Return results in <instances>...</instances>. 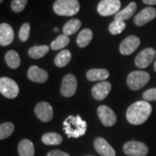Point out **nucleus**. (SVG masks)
I'll return each instance as SVG.
<instances>
[{"mask_svg": "<svg viewBox=\"0 0 156 156\" xmlns=\"http://www.w3.org/2000/svg\"><path fill=\"white\" fill-rule=\"evenodd\" d=\"M14 40V30L10 24L3 23L0 25V44L8 46Z\"/></svg>", "mask_w": 156, "mask_h": 156, "instance_id": "17", "label": "nucleus"}, {"mask_svg": "<svg viewBox=\"0 0 156 156\" xmlns=\"http://www.w3.org/2000/svg\"><path fill=\"white\" fill-rule=\"evenodd\" d=\"M46 156H70L69 154L62 152L61 150H52L50 153H48V154Z\"/></svg>", "mask_w": 156, "mask_h": 156, "instance_id": "33", "label": "nucleus"}, {"mask_svg": "<svg viewBox=\"0 0 156 156\" xmlns=\"http://www.w3.org/2000/svg\"><path fill=\"white\" fill-rule=\"evenodd\" d=\"M14 124L11 122H4L0 125V140H5L11 136L14 132Z\"/></svg>", "mask_w": 156, "mask_h": 156, "instance_id": "28", "label": "nucleus"}, {"mask_svg": "<svg viewBox=\"0 0 156 156\" xmlns=\"http://www.w3.org/2000/svg\"><path fill=\"white\" fill-rule=\"evenodd\" d=\"M35 114L40 121L49 122L53 118V108L50 103L41 101L35 108Z\"/></svg>", "mask_w": 156, "mask_h": 156, "instance_id": "12", "label": "nucleus"}, {"mask_svg": "<svg viewBox=\"0 0 156 156\" xmlns=\"http://www.w3.org/2000/svg\"><path fill=\"white\" fill-rule=\"evenodd\" d=\"M50 48L47 45H40V46H34L29 50V56L33 59H39L44 56L49 52Z\"/></svg>", "mask_w": 156, "mask_h": 156, "instance_id": "26", "label": "nucleus"}, {"mask_svg": "<svg viewBox=\"0 0 156 156\" xmlns=\"http://www.w3.org/2000/svg\"><path fill=\"white\" fill-rule=\"evenodd\" d=\"M77 89V80L72 74L66 75L62 81L61 86V94L65 97H71L76 94Z\"/></svg>", "mask_w": 156, "mask_h": 156, "instance_id": "8", "label": "nucleus"}, {"mask_svg": "<svg viewBox=\"0 0 156 156\" xmlns=\"http://www.w3.org/2000/svg\"><path fill=\"white\" fill-rule=\"evenodd\" d=\"M140 44V40L136 36H129L120 44V52L124 56H129L134 53Z\"/></svg>", "mask_w": 156, "mask_h": 156, "instance_id": "11", "label": "nucleus"}, {"mask_svg": "<svg viewBox=\"0 0 156 156\" xmlns=\"http://www.w3.org/2000/svg\"><path fill=\"white\" fill-rule=\"evenodd\" d=\"M69 44V37L66 35H60L56 37L51 44H50V48L53 50H62L65 48L68 44Z\"/></svg>", "mask_w": 156, "mask_h": 156, "instance_id": "27", "label": "nucleus"}, {"mask_svg": "<svg viewBox=\"0 0 156 156\" xmlns=\"http://www.w3.org/2000/svg\"><path fill=\"white\" fill-rule=\"evenodd\" d=\"M156 56V51L153 48H147L140 51L135 57L134 63L140 69H145L148 67L154 61Z\"/></svg>", "mask_w": 156, "mask_h": 156, "instance_id": "9", "label": "nucleus"}, {"mask_svg": "<svg viewBox=\"0 0 156 156\" xmlns=\"http://www.w3.org/2000/svg\"><path fill=\"white\" fill-rule=\"evenodd\" d=\"M63 130L69 138H79L87 131V122L80 115H69L63 122Z\"/></svg>", "mask_w": 156, "mask_h": 156, "instance_id": "2", "label": "nucleus"}, {"mask_svg": "<svg viewBox=\"0 0 156 156\" xmlns=\"http://www.w3.org/2000/svg\"><path fill=\"white\" fill-rule=\"evenodd\" d=\"M53 10L59 16H74L80 10V4L77 0H56Z\"/></svg>", "mask_w": 156, "mask_h": 156, "instance_id": "3", "label": "nucleus"}, {"mask_svg": "<svg viewBox=\"0 0 156 156\" xmlns=\"http://www.w3.org/2000/svg\"><path fill=\"white\" fill-rule=\"evenodd\" d=\"M30 23H24L22 25V27L20 28V30H19V34H18L19 39L22 42H26L29 39V37H30Z\"/></svg>", "mask_w": 156, "mask_h": 156, "instance_id": "30", "label": "nucleus"}, {"mask_svg": "<svg viewBox=\"0 0 156 156\" xmlns=\"http://www.w3.org/2000/svg\"><path fill=\"white\" fill-rule=\"evenodd\" d=\"M121 2L120 0H101L97 5V11L101 16L108 17L115 15L120 11Z\"/></svg>", "mask_w": 156, "mask_h": 156, "instance_id": "7", "label": "nucleus"}, {"mask_svg": "<svg viewBox=\"0 0 156 156\" xmlns=\"http://www.w3.org/2000/svg\"><path fill=\"white\" fill-rule=\"evenodd\" d=\"M71 52L68 50H63L60 51L55 57V64L57 67L62 68L66 66L71 60Z\"/></svg>", "mask_w": 156, "mask_h": 156, "instance_id": "23", "label": "nucleus"}, {"mask_svg": "<svg viewBox=\"0 0 156 156\" xmlns=\"http://www.w3.org/2000/svg\"><path fill=\"white\" fill-rule=\"evenodd\" d=\"M111 90V83L108 82H101L92 88V95L95 100H104Z\"/></svg>", "mask_w": 156, "mask_h": 156, "instance_id": "15", "label": "nucleus"}, {"mask_svg": "<svg viewBox=\"0 0 156 156\" xmlns=\"http://www.w3.org/2000/svg\"><path fill=\"white\" fill-rule=\"evenodd\" d=\"M143 3L146 5H156V0H142Z\"/></svg>", "mask_w": 156, "mask_h": 156, "instance_id": "34", "label": "nucleus"}, {"mask_svg": "<svg viewBox=\"0 0 156 156\" xmlns=\"http://www.w3.org/2000/svg\"><path fill=\"white\" fill-rule=\"evenodd\" d=\"M3 1H4V0H0V3H2Z\"/></svg>", "mask_w": 156, "mask_h": 156, "instance_id": "36", "label": "nucleus"}, {"mask_svg": "<svg viewBox=\"0 0 156 156\" xmlns=\"http://www.w3.org/2000/svg\"><path fill=\"white\" fill-rule=\"evenodd\" d=\"M17 149L20 156H34L35 154L33 142L28 139L22 140L18 144Z\"/></svg>", "mask_w": 156, "mask_h": 156, "instance_id": "19", "label": "nucleus"}, {"mask_svg": "<svg viewBox=\"0 0 156 156\" xmlns=\"http://www.w3.org/2000/svg\"><path fill=\"white\" fill-rule=\"evenodd\" d=\"M154 70L156 71V60L154 62Z\"/></svg>", "mask_w": 156, "mask_h": 156, "instance_id": "35", "label": "nucleus"}, {"mask_svg": "<svg viewBox=\"0 0 156 156\" xmlns=\"http://www.w3.org/2000/svg\"><path fill=\"white\" fill-rule=\"evenodd\" d=\"M123 152L128 156H146L148 153V147L143 142L130 140L124 144Z\"/></svg>", "mask_w": 156, "mask_h": 156, "instance_id": "6", "label": "nucleus"}, {"mask_svg": "<svg viewBox=\"0 0 156 156\" xmlns=\"http://www.w3.org/2000/svg\"><path fill=\"white\" fill-rule=\"evenodd\" d=\"M126 28V23L122 20H114L108 26V30L112 35L121 34Z\"/></svg>", "mask_w": 156, "mask_h": 156, "instance_id": "29", "label": "nucleus"}, {"mask_svg": "<svg viewBox=\"0 0 156 156\" xmlns=\"http://www.w3.org/2000/svg\"><path fill=\"white\" fill-rule=\"evenodd\" d=\"M95 151L102 156H115L116 153L106 140L98 137L94 141Z\"/></svg>", "mask_w": 156, "mask_h": 156, "instance_id": "14", "label": "nucleus"}, {"mask_svg": "<svg viewBox=\"0 0 156 156\" xmlns=\"http://www.w3.org/2000/svg\"><path fill=\"white\" fill-rule=\"evenodd\" d=\"M150 80L149 74L146 71H133L128 76L127 83L131 90H138L147 83Z\"/></svg>", "mask_w": 156, "mask_h": 156, "instance_id": "4", "label": "nucleus"}, {"mask_svg": "<svg viewBox=\"0 0 156 156\" xmlns=\"http://www.w3.org/2000/svg\"><path fill=\"white\" fill-rule=\"evenodd\" d=\"M0 92L9 99L16 98L19 94V87L17 83L9 77H1L0 79Z\"/></svg>", "mask_w": 156, "mask_h": 156, "instance_id": "5", "label": "nucleus"}, {"mask_svg": "<svg viewBox=\"0 0 156 156\" xmlns=\"http://www.w3.org/2000/svg\"><path fill=\"white\" fill-rule=\"evenodd\" d=\"M97 115L101 123L106 127H112L116 123V115L106 105H101L97 108Z\"/></svg>", "mask_w": 156, "mask_h": 156, "instance_id": "10", "label": "nucleus"}, {"mask_svg": "<svg viewBox=\"0 0 156 156\" xmlns=\"http://www.w3.org/2000/svg\"><path fill=\"white\" fill-rule=\"evenodd\" d=\"M42 141L45 145H60L62 141V137L57 133H46L42 136Z\"/></svg>", "mask_w": 156, "mask_h": 156, "instance_id": "25", "label": "nucleus"}, {"mask_svg": "<svg viewBox=\"0 0 156 156\" xmlns=\"http://www.w3.org/2000/svg\"><path fill=\"white\" fill-rule=\"evenodd\" d=\"M136 7H137L136 4L134 2H131L126 8L117 12L115 15V20L125 21V20L129 19L134 14V12L136 11Z\"/></svg>", "mask_w": 156, "mask_h": 156, "instance_id": "20", "label": "nucleus"}, {"mask_svg": "<svg viewBox=\"0 0 156 156\" xmlns=\"http://www.w3.org/2000/svg\"><path fill=\"white\" fill-rule=\"evenodd\" d=\"M27 76L32 82L38 83H44L48 80L49 75L44 69L39 68L38 66L33 65L29 69Z\"/></svg>", "mask_w": 156, "mask_h": 156, "instance_id": "16", "label": "nucleus"}, {"mask_svg": "<svg viewBox=\"0 0 156 156\" xmlns=\"http://www.w3.org/2000/svg\"><path fill=\"white\" fill-rule=\"evenodd\" d=\"M81 26H82V22L79 19L73 18V19L69 20L64 24V26L62 28V32L66 36H70V35H73L76 32H77L79 29L81 28Z\"/></svg>", "mask_w": 156, "mask_h": 156, "instance_id": "22", "label": "nucleus"}, {"mask_svg": "<svg viewBox=\"0 0 156 156\" xmlns=\"http://www.w3.org/2000/svg\"><path fill=\"white\" fill-rule=\"evenodd\" d=\"M93 38V32L90 29H83L78 35L76 43L80 48H85L89 44Z\"/></svg>", "mask_w": 156, "mask_h": 156, "instance_id": "21", "label": "nucleus"}, {"mask_svg": "<svg viewBox=\"0 0 156 156\" xmlns=\"http://www.w3.org/2000/svg\"><path fill=\"white\" fill-rule=\"evenodd\" d=\"M152 113V106L147 101H138L133 103L126 112L127 120L132 125L143 124Z\"/></svg>", "mask_w": 156, "mask_h": 156, "instance_id": "1", "label": "nucleus"}, {"mask_svg": "<svg viewBox=\"0 0 156 156\" xmlns=\"http://www.w3.org/2000/svg\"><path fill=\"white\" fill-rule=\"evenodd\" d=\"M143 99L147 101H156V88L150 89L146 90L142 95Z\"/></svg>", "mask_w": 156, "mask_h": 156, "instance_id": "32", "label": "nucleus"}, {"mask_svg": "<svg viewBox=\"0 0 156 156\" xmlns=\"http://www.w3.org/2000/svg\"><path fill=\"white\" fill-rule=\"evenodd\" d=\"M156 17V10L153 7H147L134 17V23L137 26H143Z\"/></svg>", "mask_w": 156, "mask_h": 156, "instance_id": "13", "label": "nucleus"}, {"mask_svg": "<svg viewBox=\"0 0 156 156\" xmlns=\"http://www.w3.org/2000/svg\"><path fill=\"white\" fill-rule=\"evenodd\" d=\"M5 62L7 65L11 69H17L20 66L21 60L20 56L17 51L15 50H9L5 54Z\"/></svg>", "mask_w": 156, "mask_h": 156, "instance_id": "24", "label": "nucleus"}, {"mask_svg": "<svg viewBox=\"0 0 156 156\" xmlns=\"http://www.w3.org/2000/svg\"><path fill=\"white\" fill-rule=\"evenodd\" d=\"M28 0H12L11 7L14 12H21L24 10Z\"/></svg>", "mask_w": 156, "mask_h": 156, "instance_id": "31", "label": "nucleus"}, {"mask_svg": "<svg viewBox=\"0 0 156 156\" xmlns=\"http://www.w3.org/2000/svg\"><path fill=\"white\" fill-rule=\"evenodd\" d=\"M109 76V72L105 69H91L86 74V77L90 82L104 81Z\"/></svg>", "mask_w": 156, "mask_h": 156, "instance_id": "18", "label": "nucleus"}]
</instances>
